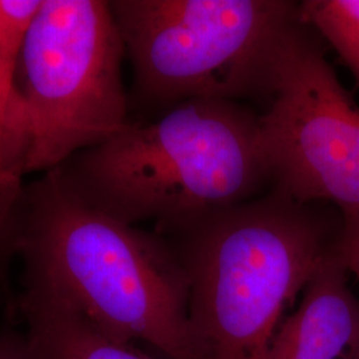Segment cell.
<instances>
[{
  "label": "cell",
  "instance_id": "obj_12",
  "mask_svg": "<svg viewBox=\"0 0 359 359\" xmlns=\"http://www.w3.org/2000/svg\"><path fill=\"white\" fill-rule=\"evenodd\" d=\"M0 359H41L26 333L0 330Z\"/></svg>",
  "mask_w": 359,
  "mask_h": 359
},
{
  "label": "cell",
  "instance_id": "obj_13",
  "mask_svg": "<svg viewBox=\"0 0 359 359\" xmlns=\"http://www.w3.org/2000/svg\"><path fill=\"white\" fill-rule=\"evenodd\" d=\"M3 298H4V297H3V295H1V293H0V305H1V299H3Z\"/></svg>",
  "mask_w": 359,
  "mask_h": 359
},
{
  "label": "cell",
  "instance_id": "obj_9",
  "mask_svg": "<svg viewBox=\"0 0 359 359\" xmlns=\"http://www.w3.org/2000/svg\"><path fill=\"white\" fill-rule=\"evenodd\" d=\"M19 55L0 48V277L7 276L15 257L16 208L25 185L13 179L6 158V135L18 96Z\"/></svg>",
  "mask_w": 359,
  "mask_h": 359
},
{
  "label": "cell",
  "instance_id": "obj_10",
  "mask_svg": "<svg viewBox=\"0 0 359 359\" xmlns=\"http://www.w3.org/2000/svg\"><path fill=\"white\" fill-rule=\"evenodd\" d=\"M299 15L333 47L359 86V0H304Z\"/></svg>",
  "mask_w": 359,
  "mask_h": 359
},
{
  "label": "cell",
  "instance_id": "obj_4",
  "mask_svg": "<svg viewBox=\"0 0 359 359\" xmlns=\"http://www.w3.org/2000/svg\"><path fill=\"white\" fill-rule=\"evenodd\" d=\"M124 59L109 1L41 0L25 39L6 136L16 181L55 170L128 126Z\"/></svg>",
  "mask_w": 359,
  "mask_h": 359
},
{
  "label": "cell",
  "instance_id": "obj_7",
  "mask_svg": "<svg viewBox=\"0 0 359 359\" xmlns=\"http://www.w3.org/2000/svg\"><path fill=\"white\" fill-rule=\"evenodd\" d=\"M268 359H359V298L334 249L281 323Z\"/></svg>",
  "mask_w": 359,
  "mask_h": 359
},
{
  "label": "cell",
  "instance_id": "obj_1",
  "mask_svg": "<svg viewBox=\"0 0 359 359\" xmlns=\"http://www.w3.org/2000/svg\"><path fill=\"white\" fill-rule=\"evenodd\" d=\"M15 253L23 289L63 301L114 339L164 359H196L189 281L173 246L88 205L56 170L25 185Z\"/></svg>",
  "mask_w": 359,
  "mask_h": 359
},
{
  "label": "cell",
  "instance_id": "obj_3",
  "mask_svg": "<svg viewBox=\"0 0 359 359\" xmlns=\"http://www.w3.org/2000/svg\"><path fill=\"white\" fill-rule=\"evenodd\" d=\"M88 205L129 225L156 229L270 191L259 114L240 102L193 99L55 169Z\"/></svg>",
  "mask_w": 359,
  "mask_h": 359
},
{
  "label": "cell",
  "instance_id": "obj_11",
  "mask_svg": "<svg viewBox=\"0 0 359 359\" xmlns=\"http://www.w3.org/2000/svg\"><path fill=\"white\" fill-rule=\"evenodd\" d=\"M334 250L350 276L353 274L359 281V219L342 222Z\"/></svg>",
  "mask_w": 359,
  "mask_h": 359
},
{
  "label": "cell",
  "instance_id": "obj_2",
  "mask_svg": "<svg viewBox=\"0 0 359 359\" xmlns=\"http://www.w3.org/2000/svg\"><path fill=\"white\" fill-rule=\"evenodd\" d=\"M270 189L252 200L156 229L189 281L196 359H268L314 271L334 249L342 218Z\"/></svg>",
  "mask_w": 359,
  "mask_h": 359
},
{
  "label": "cell",
  "instance_id": "obj_6",
  "mask_svg": "<svg viewBox=\"0 0 359 359\" xmlns=\"http://www.w3.org/2000/svg\"><path fill=\"white\" fill-rule=\"evenodd\" d=\"M270 189L301 204H333L359 219V108L302 20L278 52L259 114Z\"/></svg>",
  "mask_w": 359,
  "mask_h": 359
},
{
  "label": "cell",
  "instance_id": "obj_5",
  "mask_svg": "<svg viewBox=\"0 0 359 359\" xmlns=\"http://www.w3.org/2000/svg\"><path fill=\"white\" fill-rule=\"evenodd\" d=\"M132 96L167 112L193 99H268L274 65L301 22L290 0H112Z\"/></svg>",
  "mask_w": 359,
  "mask_h": 359
},
{
  "label": "cell",
  "instance_id": "obj_8",
  "mask_svg": "<svg viewBox=\"0 0 359 359\" xmlns=\"http://www.w3.org/2000/svg\"><path fill=\"white\" fill-rule=\"evenodd\" d=\"M11 309L25 322V333L41 359H164L99 332L51 295L22 289Z\"/></svg>",
  "mask_w": 359,
  "mask_h": 359
}]
</instances>
